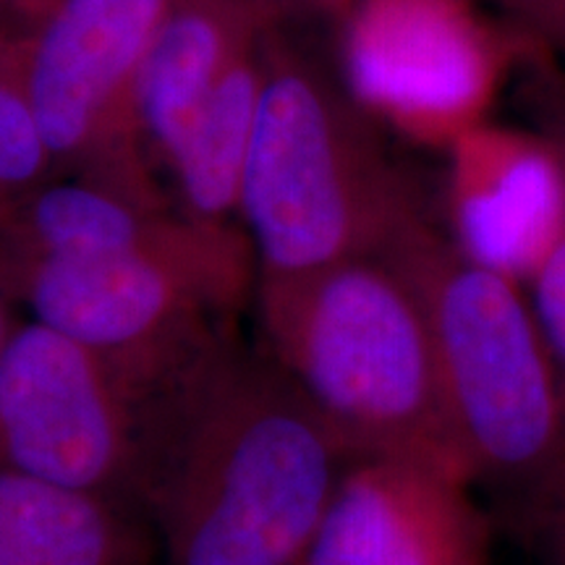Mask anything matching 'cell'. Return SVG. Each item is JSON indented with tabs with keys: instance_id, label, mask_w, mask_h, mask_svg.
Here are the masks:
<instances>
[{
	"instance_id": "obj_1",
	"label": "cell",
	"mask_w": 565,
	"mask_h": 565,
	"mask_svg": "<svg viewBox=\"0 0 565 565\" xmlns=\"http://www.w3.org/2000/svg\"><path fill=\"white\" fill-rule=\"evenodd\" d=\"M356 454L236 328L162 383L141 511L160 565H299Z\"/></svg>"
},
{
	"instance_id": "obj_2",
	"label": "cell",
	"mask_w": 565,
	"mask_h": 565,
	"mask_svg": "<svg viewBox=\"0 0 565 565\" xmlns=\"http://www.w3.org/2000/svg\"><path fill=\"white\" fill-rule=\"evenodd\" d=\"M259 343L356 456L477 482L437 370L427 315L385 257L257 280Z\"/></svg>"
},
{
	"instance_id": "obj_3",
	"label": "cell",
	"mask_w": 565,
	"mask_h": 565,
	"mask_svg": "<svg viewBox=\"0 0 565 565\" xmlns=\"http://www.w3.org/2000/svg\"><path fill=\"white\" fill-rule=\"evenodd\" d=\"M416 223L412 189L349 95L270 30L238 200L259 278L383 257Z\"/></svg>"
},
{
	"instance_id": "obj_4",
	"label": "cell",
	"mask_w": 565,
	"mask_h": 565,
	"mask_svg": "<svg viewBox=\"0 0 565 565\" xmlns=\"http://www.w3.org/2000/svg\"><path fill=\"white\" fill-rule=\"evenodd\" d=\"M419 296L456 435L475 479L565 498V398L553 353L519 278L427 223L387 249Z\"/></svg>"
},
{
	"instance_id": "obj_5",
	"label": "cell",
	"mask_w": 565,
	"mask_h": 565,
	"mask_svg": "<svg viewBox=\"0 0 565 565\" xmlns=\"http://www.w3.org/2000/svg\"><path fill=\"white\" fill-rule=\"evenodd\" d=\"M257 280V257L242 225L196 221L145 249L0 263V282L32 320L154 385L233 328Z\"/></svg>"
},
{
	"instance_id": "obj_6",
	"label": "cell",
	"mask_w": 565,
	"mask_h": 565,
	"mask_svg": "<svg viewBox=\"0 0 565 565\" xmlns=\"http://www.w3.org/2000/svg\"><path fill=\"white\" fill-rule=\"evenodd\" d=\"M162 385L38 320L0 353V469L141 508Z\"/></svg>"
},
{
	"instance_id": "obj_7",
	"label": "cell",
	"mask_w": 565,
	"mask_h": 565,
	"mask_svg": "<svg viewBox=\"0 0 565 565\" xmlns=\"http://www.w3.org/2000/svg\"><path fill=\"white\" fill-rule=\"evenodd\" d=\"M6 3L30 17L24 30L13 32L55 168L71 166L79 175L158 192L141 162L134 95L141 63L173 0Z\"/></svg>"
},
{
	"instance_id": "obj_8",
	"label": "cell",
	"mask_w": 565,
	"mask_h": 565,
	"mask_svg": "<svg viewBox=\"0 0 565 565\" xmlns=\"http://www.w3.org/2000/svg\"><path fill=\"white\" fill-rule=\"evenodd\" d=\"M487 550L469 482L404 458L356 456L299 565H487Z\"/></svg>"
},
{
	"instance_id": "obj_9",
	"label": "cell",
	"mask_w": 565,
	"mask_h": 565,
	"mask_svg": "<svg viewBox=\"0 0 565 565\" xmlns=\"http://www.w3.org/2000/svg\"><path fill=\"white\" fill-rule=\"evenodd\" d=\"M278 17L273 0H173L134 95L139 147L162 171L223 76L263 42Z\"/></svg>"
},
{
	"instance_id": "obj_10",
	"label": "cell",
	"mask_w": 565,
	"mask_h": 565,
	"mask_svg": "<svg viewBox=\"0 0 565 565\" xmlns=\"http://www.w3.org/2000/svg\"><path fill=\"white\" fill-rule=\"evenodd\" d=\"M189 221L160 194L100 175L51 179L0 212V263L145 249L179 236Z\"/></svg>"
},
{
	"instance_id": "obj_11",
	"label": "cell",
	"mask_w": 565,
	"mask_h": 565,
	"mask_svg": "<svg viewBox=\"0 0 565 565\" xmlns=\"http://www.w3.org/2000/svg\"><path fill=\"white\" fill-rule=\"evenodd\" d=\"M0 565H160L141 508L0 469Z\"/></svg>"
},
{
	"instance_id": "obj_12",
	"label": "cell",
	"mask_w": 565,
	"mask_h": 565,
	"mask_svg": "<svg viewBox=\"0 0 565 565\" xmlns=\"http://www.w3.org/2000/svg\"><path fill=\"white\" fill-rule=\"evenodd\" d=\"M267 34L233 63L168 162L181 215L196 223L238 225L244 168L265 82Z\"/></svg>"
},
{
	"instance_id": "obj_13",
	"label": "cell",
	"mask_w": 565,
	"mask_h": 565,
	"mask_svg": "<svg viewBox=\"0 0 565 565\" xmlns=\"http://www.w3.org/2000/svg\"><path fill=\"white\" fill-rule=\"evenodd\" d=\"M58 173L45 134L32 108L21 45L0 26V204L30 194Z\"/></svg>"
},
{
	"instance_id": "obj_14",
	"label": "cell",
	"mask_w": 565,
	"mask_h": 565,
	"mask_svg": "<svg viewBox=\"0 0 565 565\" xmlns=\"http://www.w3.org/2000/svg\"><path fill=\"white\" fill-rule=\"evenodd\" d=\"M529 301L545 335L565 398V204L553 236L529 270Z\"/></svg>"
},
{
	"instance_id": "obj_15",
	"label": "cell",
	"mask_w": 565,
	"mask_h": 565,
	"mask_svg": "<svg viewBox=\"0 0 565 565\" xmlns=\"http://www.w3.org/2000/svg\"><path fill=\"white\" fill-rule=\"evenodd\" d=\"M503 9L542 38L565 45V0H505Z\"/></svg>"
},
{
	"instance_id": "obj_16",
	"label": "cell",
	"mask_w": 565,
	"mask_h": 565,
	"mask_svg": "<svg viewBox=\"0 0 565 565\" xmlns=\"http://www.w3.org/2000/svg\"><path fill=\"white\" fill-rule=\"evenodd\" d=\"M545 524L550 532V545L557 557V565H565V498L557 500L555 505L545 508Z\"/></svg>"
},
{
	"instance_id": "obj_17",
	"label": "cell",
	"mask_w": 565,
	"mask_h": 565,
	"mask_svg": "<svg viewBox=\"0 0 565 565\" xmlns=\"http://www.w3.org/2000/svg\"><path fill=\"white\" fill-rule=\"evenodd\" d=\"M13 303L17 301L11 299V294L6 291L3 282H0V353H3L6 343H9L11 333L17 330V324H19V317L13 315Z\"/></svg>"
},
{
	"instance_id": "obj_18",
	"label": "cell",
	"mask_w": 565,
	"mask_h": 565,
	"mask_svg": "<svg viewBox=\"0 0 565 565\" xmlns=\"http://www.w3.org/2000/svg\"><path fill=\"white\" fill-rule=\"evenodd\" d=\"M494 3H500V6H505V0H494Z\"/></svg>"
},
{
	"instance_id": "obj_19",
	"label": "cell",
	"mask_w": 565,
	"mask_h": 565,
	"mask_svg": "<svg viewBox=\"0 0 565 565\" xmlns=\"http://www.w3.org/2000/svg\"><path fill=\"white\" fill-rule=\"evenodd\" d=\"M273 3H278V6H280V0H273Z\"/></svg>"
},
{
	"instance_id": "obj_20",
	"label": "cell",
	"mask_w": 565,
	"mask_h": 565,
	"mask_svg": "<svg viewBox=\"0 0 565 565\" xmlns=\"http://www.w3.org/2000/svg\"><path fill=\"white\" fill-rule=\"evenodd\" d=\"M3 210H6V207H3V204H0V212H3Z\"/></svg>"
}]
</instances>
